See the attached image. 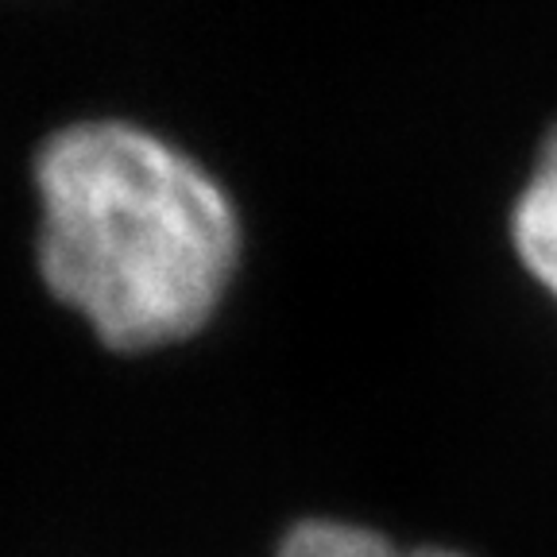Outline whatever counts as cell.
Wrapping results in <instances>:
<instances>
[{
  "instance_id": "2",
  "label": "cell",
  "mask_w": 557,
  "mask_h": 557,
  "mask_svg": "<svg viewBox=\"0 0 557 557\" xmlns=\"http://www.w3.org/2000/svg\"><path fill=\"white\" fill-rule=\"evenodd\" d=\"M511 244L522 268L557 302V124L542 139L531 178L511 209Z\"/></svg>"
},
{
  "instance_id": "3",
  "label": "cell",
  "mask_w": 557,
  "mask_h": 557,
  "mask_svg": "<svg viewBox=\"0 0 557 557\" xmlns=\"http://www.w3.org/2000/svg\"><path fill=\"white\" fill-rule=\"evenodd\" d=\"M275 557H469L445 546H399L387 534L345 519H302L295 522Z\"/></svg>"
},
{
  "instance_id": "1",
  "label": "cell",
  "mask_w": 557,
  "mask_h": 557,
  "mask_svg": "<svg viewBox=\"0 0 557 557\" xmlns=\"http://www.w3.org/2000/svg\"><path fill=\"white\" fill-rule=\"evenodd\" d=\"M32 263L59 310L136 357L206 330L240 263L225 186L124 116H82L32 151Z\"/></svg>"
}]
</instances>
